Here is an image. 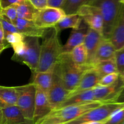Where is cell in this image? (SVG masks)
Wrapping results in <instances>:
<instances>
[{"mask_svg": "<svg viewBox=\"0 0 124 124\" xmlns=\"http://www.w3.org/2000/svg\"><path fill=\"white\" fill-rule=\"evenodd\" d=\"M124 90V82L119 78L114 84L108 86L97 85L93 88V93L96 101L104 103L117 101Z\"/></svg>", "mask_w": 124, "mask_h": 124, "instance_id": "cell-8", "label": "cell"}, {"mask_svg": "<svg viewBox=\"0 0 124 124\" xmlns=\"http://www.w3.org/2000/svg\"><path fill=\"white\" fill-rule=\"evenodd\" d=\"M53 72L54 69L47 71L35 73L33 74V80L31 82L38 88L47 93L53 82Z\"/></svg>", "mask_w": 124, "mask_h": 124, "instance_id": "cell-22", "label": "cell"}, {"mask_svg": "<svg viewBox=\"0 0 124 124\" xmlns=\"http://www.w3.org/2000/svg\"><path fill=\"white\" fill-rule=\"evenodd\" d=\"M70 93L65 88L58 74L54 70L52 85L47 93L52 110L57 108L67 99Z\"/></svg>", "mask_w": 124, "mask_h": 124, "instance_id": "cell-11", "label": "cell"}, {"mask_svg": "<svg viewBox=\"0 0 124 124\" xmlns=\"http://www.w3.org/2000/svg\"><path fill=\"white\" fill-rule=\"evenodd\" d=\"M103 104L105 103L101 101H94L54 109L34 124H64Z\"/></svg>", "mask_w": 124, "mask_h": 124, "instance_id": "cell-3", "label": "cell"}, {"mask_svg": "<svg viewBox=\"0 0 124 124\" xmlns=\"http://www.w3.org/2000/svg\"><path fill=\"white\" fill-rule=\"evenodd\" d=\"M38 10H41L48 7L47 0H28Z\"/></svg>", "mask_w": 124, "mask_h": 124, "instance_id": "cell-35", "label": "cell"}, {"mask_svg": "<svg viewBox=\"0 0 124 124\" xmlns=\"http://www.w3.org/2000/svg\"><path fill=\"white\" fill-rule=\"evenodd\" d=\"M83 124H105V122H86Z\"/></svg>", "mask_w": 124, "mask_h": 124, "instance_id": "cell-38", "label": "cell"}, {"mask_svg": "<svg viewBox=\"0 0 124 124\" xmlns=\"http://www.w3.org/2000/svg\"><path fill=\"white\" fill-rule=\"evenodd\" d=\"M1 124H33L26 119L16 105L1 109Z\"/></svg>", "mask_w": 124, "mask_h": 124, "instance_id": "cell-16", "label": "cell"}, {"mask_svg": "<svg viewBox=\"0 0 124 124\" xmlns=\"http://www.w3.org/2000/svg\"><path fill=\"white\" fill-rule=\"evenodd\" d=\"M12 23L17 30L24 36L42 38L46 30V29L37 26L33 21L17 18Z\"/></svg>", "mask_w": 124, "mask_h": 124, "instance_id": "cell-14", "label": "cell"}, {"mask_svg": "<svg viewBox=\"0 0 124 124\" xmlns=\"http://www.w3.org/2000/svg\"><path fill=\"white\" fill-rule=\"evenodd\" d=\"M16 87L18 92L16 106L26 119L33 122L36 86L30 82Z\"/></svg>", "mask_w": 124, "mask_h": 124, "instance_id": "cell-7", "label": "cell"}, {"mask_svg": "<svg viewBox=\"0 0 124 124\" xmlns=\"http://www.w3.org/2000/svg\"><path fill=\"white\" fill-rule=\"evenodd\" d=\"M0 23L2 25V30L4 31V35H6L12 33L18 32L16 27L13 25L12 22L7 18L2 15H0ZM19 32V31H18Z\"/></svg>", "mask_w": 124, "mask_h": 124, "instance_id": "cell-29", "label": "cell"}, {"mask_svg": "<svg viewBox=\"0 0 124 124\" xmlns=\"http://www.w3.org/2000/svg\"><path fill=\"white\" fill-rule=\"evenodd\" d=\"M89 5L97 7L100 11L104 21L103 37L109 39L123 4L120 0H93Z\"/></svg>", "mask_w": 124, "mask_h": 124, "instance_id": "cell-5", "label": "cell"}, {"mask_svg": "<svg viewBox=\"0 0 124 124\" xmlns=\"http://www.w3.org/2000/svg\"><path fill=\"white\" fill-rule=\"evenodd\" d=\"M123 108L124 101L105 103L64 124H83L89 122H105L114 113Z\"/></svg>", "mask_w": 124, "mask_h": 124, "instance_id": "cell-6", "label": "cell"}, {"mask_svg": "<svg viewBox=\"0 0 124 124\" xmlns=\"http://www.w3.org/2000/svg\"><path fill=\"white\" fill-rule=\"evenodd\" d=\"M124 121V108L120 109L114 113L105 124H122Z\"/></svg>", "mask_w": 124, "mask_h": 124, "instance_id": "cell-33", "label": "cell"}, {"mask_svg": "<svg viewBox=\"0 0 124 124\" xmlns=\"http://www.w3.org/2000/svg\"><path fill=\"white\" fill-rule=\"evenodd\" d=\"M93 0H65L61 7L65 15L75 14L84 5H89Z\"/></svg>", "mask_w": 124, "mask_h": 124, "instance_id": "cell-26", "label": "cell"}, {"mask_svg": "<svg viewBox=\"0 0 124 124\" xmlns=\"http://www.w3.org/2000/svg\"><path fill=\"white\" fill-rule=\"evenodd\" d=\"M0 15L5 16L11 22L14 21L18 18L16 5H13L4 8H0Z\"/></svg>", "mask_w": 124, "mask_h": 124, "instance_id": "cell-31", "label": "cell"}, {"mask_svg": "<svg viewBox=\"0 0 124 124\" xmlns=\"http://www.w3.org/2000/svg\"><path fill=\"white\" fill-rule=\"evenodd\" d=\"M119 78V73H113L104 76L99 80L98 85L108 86L115 83Z\"/></svg>", "mask_w": 124, "mask_h": 124, "instance_id": "cell-32", "label": "cell"}, {"mask_svg": "<svg viewBox=\"0 0 124 124\" xmlns=\"http://www.w3.org/2000/svg\"><path fill=\"white\" fill-rule=\"evenodd\" d=\"M115 63L119 73H121L124 70V47L116 50L115 54Z\"/></svg>", "mask_w": 124, "mask_h": 124, "instance_id": "cell-30", "label": "cell"}, {"mask_svg": "<svg viewBox=\"0 0 124 124\" xmlns=\"http://www.w3.org/2000/svg\"><path fill=\"white\" fill-rule=\"evenodd\" d=\"M71 60L78 65H87V53L84 44L77 46L70 53Z\"/></svg>", "mask_w": 124, "mask_h": 124, "instance_id": "cell-27", "label": "cell"}, {"mask_svg": "<svg viewBox=\"0 0 124 124\" xmlns=\"http://www.w3.org/2000/svg\"><path fill=\"white\" fill-rule=\"evenodd\" d=\"M124 124V122H123V124Z\"/></svg>", "mask_w": 124, "mask_h": 124, "instance_id": "cell-42", "label": "cell"}, {"mask_svg": "<svg viewBox=\"0 0 124 124\" xmlns=\"http://www.w3.org/2000/svg\"><path fill=\"white\" fill-rule=\"evenodd\" d=\"M92 67L97 71L100 78L109 74L118 73L114 59L99 62Z\"/></svg>", "mask_w": 124, "mask_h": 124, "instance_id": "cell-25", "label": "cell"}, {"mask_svg": "<svg viewBox=\"0 0 124 124\" xmlns=\"http://www.w3.org/2000/svg\"><path fill=\"white\" fill-rule=\"evenodd\" d=\"M109 40L115 47L118 50L124 47V5H122L119 16L116 24L110 35Z\"/></svg>", "mask_w": 124, "mask_h": 124, "instance_id": "cell-18", "label": "cell"}, {"mask_svg": "<svg viewBox=\"0 0 124 124\" xmlns=\"http://www.w3.org/2000/svg\"><path fill=\"white\" fill-rule=\"evenodd\" d=\"M92 67L88 65H76L71 60L70 53H64L61 54L54 70L59 76L65 88L71 92L78 85L85 71Z\"/></svg>", "mask_w": 124, "mask_h": 124, "instance_id": "cell-2", "label": "cell"}, {"mask_svg": "<svg viewBox=\"0 0 124 124\" xmlns=\"http://www.w3.org/2000/svg\"><path fill=\"white\" fill-rule=\"evenodd\" d=\"M82 19L78 13L65 15L54 26L58 33L64 29L71 28L73 29H78L81 26Z\"/></svg>", "mask_w": 124, "mask_h": 124, "instance_id": "cell-24", "label": "cell"}, {"mask_svg": "<svg viewBox=\"0 0 124 124\" xmlns=\"http://www.w3.org/2000/svg\"><path fill=\"white\" fill-rule=\"evenodd\" d=\"M16 8L18 18L33 21L39 11L28 0H22L19 3L16 5Z\"/></svg>", "mask_w": 124, "mask_h": 124, "instance_id": "cell-23", "label": "cell"}, {"mask_svg": "<svg viewBox=\"0 0 124 124\" xmlns=\"http://www.w3.org/2000/svg\"><path fill=\"white\" fill-rule=\"evenodd\" d=\"M103 38L104 37L101 33L88 27L83 43L87 50V64L88 65L92 66L96 52Z\"/></svg>", "mask_w": 124, "mask_h": 124, "instance_id": "cell-12", "label": "cell"}, {"mask_svg": "<svg viewBox=\"0 0 124 124\" xmlns=\"http://www.w3.org/2000/svg\"><path fill=\"white\" fill-rule=\"evenodd\" d=\"M65 15L61 8L47 7L39 10L34 22L39 27L49 29L53 27Z\"/></svg>", "mask_w": 124, "mask_h": 124, "instance_id": "cell-9", "label": "cell"}, {"mask_svg": "<svg viewBox=\"0 0 124 124\" xmlns=\"http://www.w3.org/2000/svg\"><path fill=\"white\" fill-rule=\"evenodd\" d=\"M100 79L99 75L93 67L88 69L85 71L78 85L73 91L70 92L69 96L78 93L93 89L98 85Z\"/></svg>", "mask_w": 124, "mask_h": 124, "instance_id": "cell-15", "label": "cell"}, {"mask_svg": "<svg viewBox=\"0 0 124 124\" xmlns=\"http://www.w3.org/2000/svg\"><path fill=\"white\" fill-rule=\"evenodd\" d=\"M87 26L102 34L104 21L100 11L91 5H84L80 7L77 13Z\"/></svg>", "mask_w": 124, "mask_h": 124, "instance_id": "cell-10", "label": "cell"}, {"mask_svg": "<svg viewBox=\"0 0 124 124\" xmlns=\"http://www.w3.org/2000/svg\"><path fill=\"white\" fill-rule=\"evenodd\" d=\"M65 0H47L48 7L54 8H61Z\"/></svg>", "mask_w": 124, "mask_h": 124, "instance_id": "cell-37", "label": "cell"}, {"mask_svg": "<svg viewBox=\"0 0 124 124\" xmlns=\"http://www.w3.org/2000/svg\"><path fill=\"white\" fill-rule=\"evenodd\" d=\"M10 47V45L7 42V41L5 39L2 25L0 23V54L4 50L7 49Z\"/></svg>", "mask_w": 124, "mask_h": 124, "instance_id": "cell-34", "label": "cell"}, {"mask_svg": "<svg viewBox=\"0 0 124 124\" xmlns=\"http://www.w3.org/2000/svg\"><path fill=\"white\" fill-rule=\"evenodd\" d=\"M88 27H81L78 29H73L67 41L62 46L61 54L70 53L74 48L82 44L88 31Z\"/></svg>", "mask_w": 124, "mask_h": 124, "instance_id": "cell-17", "label": "cell"}, {"mask_svg": "<svg viewBox=\"0 0 124 124\" xmlns=\"http://www.w3.org/2000/svg\"><path fill=\"white\" fill-rule=\"evenodd\" d=\"M52 111L48 101L47 93L36 87L35 108L33 115V124L43 118Z\"/></svg>", "mask_w": 124, "mask_h": 124, "instance_id": "cell-13", "label": "cell"}, {"mask_svg": "<svg viewBox=\"0 0 124 124\" xmlns=\"http://www.w3.org/2000/svg\"><path fill=\"white\" fill-rule=\"evenodd\" d=\"M4 37L7 42L10 45L13 50L15 51L21 46L24 42L25 36L18 31L4 35Z\"/></svg>", "mask_w": 124, "mask_h": 124, "instance_id": "cell-28", "label": "cell"}, {"mask_svg": "<svg viewBox=\"0 0 124 124\" xmlns=\"http://www.w3.org/2000/svg\"><path fill=\"white\" fill-rule=\"evenodd\" d=\"M94 101H96L95 100V98H94L93 88V89L89 90L78 93L73 95L69 96L56 109L64 107L69 106V105H79V104H83Z\"/></svg>", "mask_w": 124, "mask_h": 124, "instance_id": "cell-20", "label": "cell"}, {"mask_svg": "<svg viewBox=\"0 0 124 124\" xmlns=\"http://www.w3.org/2000/svg\"><path fill=\"white\" fill-rule=\"evenodd\" d=\"M39 53V38L25 36L22 46L14 51L12 60L27 65L34 74L38 70Z\"/></svg>", "mask_w": 124, "mask_h": 124, "instance_id": "cell-4", "label": "cell"}, {"mask_svg": "<svg viewBox=\"0 0 124 124\" xmlns=\"http://www.w3.org/2000/svg\"><path fill=\"white\" fill-rule=\"evenodd\" d=\"M1 116H2V113H1V109H0V124L1 122Z\"/></svg>", "mask_w": 124, "mask_h": 124, "instance_id": "cell-40", "label": "cell"}, {"mask_svg": "<svg viewBox=\"0 0 124 124\" xmlns=\"http://www.w3.org/2000/svg\"><path fill=\"white\" fill-rule=\"evenodd\" d=\"M119 75H120V77H121V78L123 80V81L124 82V70L122 73H120Z\"/></svg>", "mask_w": 124, "mask_h": 124, "instance_id": "cell-39", "label": "cell"}, {"mask_svg": "<svg viewBox=\"0 0 124 124\" xmlns=\"http://www.w3.org/2000/svg\"><path fill=\"white\" fill-rule=\"evenodd\" d=\"M58 33L54 27L46 29L42 36V44L40 45L39 59L36 72L53 70L59 61L62 45L58 39Z\"/></svg>", "mask_w": 124, "mask_h": 124, "instance_id": "cell-1", "label": "cell"}, {"mask_svg": "<svg viewBox=\"0 0 124 124\" xmlns=\"http://www.w3.org/2000/svg\"><path fill=\"white\" fill-rule=\"evenodd\" d=\"M17 99L16 87L0 85V109L16 105Z\"/></svg>", "mask_w": 124, "mask_h": 124, "instance_id": "cell-21", "label": "cell"}, {"mask_svg": "<svg viewBox=\"0 0 124 124\" xmlns=\"http://www.w3.org/2000/svg\"><path fill=\"white\" fill-rule=\"evenodd\" d=\"M22 0H0V8H4L13 5H16Z\"/></svg>", "mask_w": 124, "mask_h": 124, "instance_id": "cell-36", "label": "cell"}, {"mask_svg": "<svg viewBox=\"0 0 124 124\" xmlns=\"http://www.w3.org/2000/svg\"><path fill=\"white\" fill-rule=\"evenodd\" d=\"M120 1H121V2L122 4L124 5V0H120Z\"/></svg>", "mask_w": 124, "mask_h": 124, "instance_id": "cell-41", "label": "cell"}, {"mask_svg": "<svg viewBox=\"0 0 124 124\" xmlns=\"http://www.w3.org/2000/svg\"><path fill=\"white\" fill-rule=\"evenodd\" d=\"M115 52L116 49L111 41L104 38L96 52L92 66L99 62L114 59Z\"/></svg>", "mask_w": 124, "mask_h": 124, "instance_id": "cell-19", "label": "cell"}]
</instances>
